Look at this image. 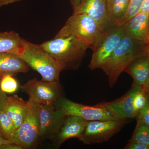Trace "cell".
<instances>
[{
  "instance_id": "cell-34",
  "label": "cell",
  "mask_w": 149,
  "mask_h": 149,
  "mask_svg": "<svg viewBox=\"0 0 149 149\" xmlns=\"http://www.w3.org/2000/svg\"><path fill=\"white\" fill-rule=\"evenodd\" d=\"M147 49H148V53L149 54V43L147 44Z\"/></svg>"
},
{
  "instance_id": "cell-9",
  "label": "cell",
  "mask_w": 149,
  "mask_h": 149,
  "mask_svg": "<svg viewBox=\"0 0 149 149\" xmlns=\"http://www.w3.org/2000/svg\"><path fill=\"white\" fill-rule=\"evenodd\" d=\"M54 105L65 116H76L88 121L118 120L104 108L96 105L89 106L77 103L63 96L60 97Z\"/></svg>"
},
{
  "instance_id": "cell-21",
  "label": "cell",
  "mask_w": 149,
  "mask_h": 149,
  "mask_svg": "<svg viewBox=\"0 0 149 149\" xmlns=\"http://www.w3.org/2000/svg\"><path fill=\"white\" fill-rule=\"evenodd\" d=\"M136 120V128L130 141L149 146V126L141 120Z\"/></svg>"
},
{
  "instance_id": "cell-2",
  "label": "cell",
  "mask_w": 149,
  "mask_h": 149,
  "mask_svg": "<svg viewBox=\"0 0 149 149\" xmlns=\"http://www.w3.org/2000/svg\"><path fill=\"white\" fill-rule=\"evenodd\" d=\"M40 46L61 64L63 70L79 68L89 49L85 43L73 36L55 37Z\"/></svg>"
},
{
  "instance_id": "cell-24",
  "label": "cell",
  "mask_w": 149,
  "mask_h": 149,
  "mask_svg": "<svg viewBox=\"0 0 149 149\" xmlns=\"http://www.w3.org/2000/svg\"><path fill=\"white\" fill-rule=\"evenodd\" d=\"M1 87L5 93H13L17 90L18 83L12 75H5L2 77Z\"/></svg>"
},
{
  "instance_id": "cell-32",
  "label": "cell",
  "mask_w": 149,
  "mask_h": 149,
  "mask_svg": "<svg viewBox=\"0 0 149 149\" xmlns=\"http://www.w3.org/2000/svg\"><path fill=\"white\" fill-rule=\"evenodd\" d=\"M142 86H143V89H144V91L147 93H149V75L146 80V82Z\"/></svg>"
},
{
  "instance_id": "cell-5",
  "label": "cell",
  "mask_w": 149,
  "mask_h": 149,
  "mask_svg": "<svg viewBox=\"0 0 149 149\" xmlns=\"http://www.w3.org/2000/svg\"><path fill=\"white\" fill-rule=\"evenodd\" d=\"M125 35V25L114 26L103 32L92 48L89 68H101Z\"/></svg>"
},
{
  "instance_id": "cell-22",
  "label": "cell",
  "mask_w": 149,
  "mask_h": 149,
  "mask_svg": "<svg viewBox=\"0 0 149 149\" xmlns=\"http://www.w3.org/2000/svg\"><path fill=\"white\" fill-rule=\"evenodd\" d=\"M144 0H130L128 9L124 15L115 24L116 26L125 25L130 19L139 13Z\"/></svg>"
},
{
  "instance_id": "cell-12",
  "label": "cell",
  "mask_w": 149,
  "mask_h": 149,
  "mask_svg": "<svg viewBox=\"0 0 149 149\" xmlns=\"http://www.w3.org/2000/svg\"><path fill=\"white\" fill-rule=\"evenodd\" d=\"M85 14L98 24L103 32L115 26L109 18L107 0H81L73 14Z\"/></svg>"
},
{
  "instance_id": "cell-28",
  "label": "cell",
  "mask_w": 149,
  "mask_h": 149,
  "mask_svg": "<svg viewBox=\"0 0 149 149\" xmlns=\"http://www.w3.org/2000/svg\"><path fill=\"white\" fill-rule=\"evenodd\" d=\"M0 149H23V148L13 142L4 144L0 147Z\"/></svg>"
},
{
  "instance_id": "cell-1",
  "label": "cell",
  "mask_w": 149,
  "mask_h": 149,
  "mask_svg": "<svg viewBox=\"0 0 149 149\" xmlns=\"http://www.w3.org/2000/svg\"><path fill=\"white\" fill-rule=\"evenodd\" d=\"M148 54L146 42L125 35L101 68L107 76L109 87L115 85L120 74L130 63Z\"/></svg>"
},
{
  "instance_id": "cell-31",
  "label": "cell",
  "mask_w": 149,
  "mask_h": 149,
  "mask_svg": "<svg viewBox=\"0 0 149 149\" xmlns=\"http://www.w3.org/2000/svg\"><path fill=\"white\" fill-rule=\"evenodd\" d=\"M70 4L72 6L73 11L75 10L77 8L81 0H69Z\"/></svg>"
},
{
  "instance_id": "cell-27",
  "label": "cell",
  "mask_w": 149,
  "mask_h": 149,
  "mask_svg": "<svg viewBox=\"0 0 149 149\" xmlns=\"http://www.w3.org/2000/svg\"><path fill=\"white\" fill-rule=\"evenodd\" d=\"M1 77H0V111L3 110L8 98V96L6 95V93L3 92L1 89Z\"/></svg>"
},
{
  "instance_id": "cell-35",
  "label": "cell",
  "mask_w": 149,
  "mask_h": 149,
  "mask_svg": "<svg viewBox=\"0 0 149 149\" xmlns=\"http://www.w3.org/2000/svg\"><path fill=\"white\" fill-rule=\"evenodd\" d=\"M146 43L147 44H148V43H149V37H148V40H147Z\"/></svg>"
},
{
  "instance_id": "cell-17",
  "label": "cell",
  "mask_w": 149,
  "mask_h": 149,
  "mask_svg": "<svg viewBox=\"0 0 149 149\" xmlns=\"http://www.w3.org/2000/svg\"><path fill=\"white\" fill-rule=\"evenodd\" d=\"M26 41L14 31L0 32V53H10L19 56Z\"/></svg>"
},
{
  "instance_id": "cell-15",
  "label": "cell",
  "mask_w": 149,
  "mask_h": 149,
  "mask_svg": "<svg viewBox=\"0 0 149 149\" xmlns=\"http://www.w3.org/2000/svg\"><path fill=\"white\" fill-rule=\"evenodd\" d=\"M30 67L18 55L0 53V77L28 72Z\"/></svg>"
},
{
  "instance_id": "cell-3",
  "label": "cell",
  "mask_w": 149,
  "mask_h": 149,
  "mask_svg": "<svg viewBox=\"0 0 149 149\" xmlns=\"http://www.w3.org/2000/svg\"><path fill=\"white\" fill-rule=\"evenodd\" d=\"M19 56L29 67L41 75L42 80L59 81L60 74L63 70V67L40 45L26 41L24 50Z\"/></svg>"
},
{
  "instance_id": "cell-29",
  "label": "cell",
  "mask_w": 149,
  "mask_h": 149,
  "mask_svg": "<svg viewBox=\"0 0 149 149\" xmlns=\"http://www.w3.org/2000/svg\"><path fill=\"white\" fill-rule=\"evenodd\" d=\"M140 12L149 13V0H144Z\"/></svg>"
},
{
  "instance_id": "cell-11",
  "label": "cell",
  "mask_w": 149,
  "mask_h": 149,
  "mask_svg": "<svg viewBox=\"0 0 149 149\" xmlns=\"http://www.w3.org/2000/svg\"><path fill=\"white\" fill-rule=\"evenodd\" d=\"M142 87L133 82L129 91L119 98L111 102H102L95 105L104 108L118 120L135 118L136 115L133 107V97Z\"/></svg>"
},
{
  "instance_id": "cell-20",
  "label": "cell",
  "mask_w": 149,
  "mask_h": 149,
  "mask_svg": "<svg viewBox=\"0 0 149 149\" xmlns=\"http://www.w3.org/2000/svg\"><path fill=\"white\" fill-rule=\"evenodd\" d=\"M16 129L10 118L3 111H0V132L3 138L11 141Z\"/></svg>"
},
{
  "instance_id": "cell-33",
  "label": "cell",
  "mask_w": 149,
  "mask_h": 149,
  "mask_svg": "<svg viewBox=\"0 0 149 149\" xmlns=\"http://www.w3.org/2000/svg\"><path fill=\"white\" fill-rule=\"evenodd\" d=\"M11 142L10 141H8V140H6L3 137L1 133L0 132V147L1 146L3 145V144L7 143H10Z\"/></svg>"
},
{
  "instance_id": "cell-13",
  "label": "cell",
  "mask_w": 149,
  "mask_h": 149,
  "mask_svg": "<svg viewBox=\"0 0 149 149\" xmlns=\"http://www.w3.org/2000/svg\"><path fill=\"white\" fill-rule=\"evenodd\" d=\"M88 120L79 116H66L56 133L51 139L56 148H59L68 139L81 136L88 124Z\"/></svg>"
},
{
  "instance_id": "cell-26",
  "label": "cell",
  "mask_w": 149,
  "mask_h": 149,
  "mask_svg": "<svg viewBox=\"0 0 149 149\" xmlns=\"http://www.w3.org/2000/svg\"><path fill=\"white\" fill-rule=\"evenodd\" d=\"M124 149H149V146L135 141H129Z\"/></svg>"
},
{
  "instance_id": "cell-7",
  "label": "cell",
  "mask_w": 149,
  "mask_h": 149,
  "mask_svg": "<svg viewBox=\"0 0 149 149\" xmlns=\"http://www.w3.org/2000/svg\"><path fill=\"white\" fill-rule=\"evenodd\" d=\"M128 121L129 119L88 121L83 133L77 139L87 145L107 142L119 132Z\"/></svg>"
},
{
  "instance_id": "cell-10",
  "label": "cell",
  "mask_w": 149,
  "mask_h": 149,
  "mask_svg": "<svg viewBox=\"0 0 149 149\" xmlns=\"http://www.w3.org/2000/svg\"><path fill=\"white\" fill-rule=\"evenodd\" d=\"M39 132L38 141L51 139L56 133L66 116L55 105H38Z\"/></svg>"
},
{
  "instance_id": "cell-18",
  "label": "cell",
  "mask_w": 149,
  "mask_h": 149,
  "mask_svg": "<svg viewBox=\"0 0 149 149\" xmlns=\"http://www.w3.org/2000/svg\"><path fill=\"white\" fill-rule=\"evenodd\" d=\"M124 72L132 77L133 83L143 86L149 75V54L136 59L125 68Z\"/></svg>"
},
{
  "instance_id": "cell-30",
  "label": "cell",
  "mask_w": 149,
  "mask_h": 149,
  "mask_svg": "<svg viewBox=\"0 0 149 149\" xmlns=\"http://www.w3.org/2000/svg\"><path fill=\"white\" fill-rule=\"evenodd\" d=\"M22 0H0V7L20 1Z\"/></svg>"
},
{
  "instance_id": "cell-6",
  "label": "cell",
  "mask_w": 149,
  "mask_h": 149,
  "mask_svg": "<svg viewBox=\"0 0 149 149\" xmlns=\"http://www.w3.org/2000/svg\"><path fill=\"white\" fill-rule=\"evenodd\" d=\"M39 132L38 105L29 99L24 120L15 130L11 141L23 149L32 148L38 141Z\"/></svg>"
},
{
  "instance_id": "cell-25",
  "label": "cell",
  "mask_w": 149,
  "mask_h": 149,
  "mask_svg": "<svg viewBox=\"0 0 149 149\" xmlns=\"http://www.w3.org/2000/svg\"><path fill=\"white\" fill-rule=\"evenodd\" d=\"M147 93V92H146ZM146 104L143 109L139 111L135 118L136 120H140L149 126V93H147Z\"/></svg>"
},
{
  "instance_id": "cell-23",
  "label": "cell",
  "mask_w": 149,
  "mask_h": 149,
  "mask_svg": "<svg viewBox=\"0 0 149 149\" xmlns=\"http://www.w3.org/2000/svg\"><path fill=\"white\" fill-rule=\"evenodd\" d=\"M147 102V93L144 91L142 87L133 97V107L136 116L139 111L145 107Z\"/></svg>"
},
{
  "instance_id": "cell-14",
  "label": "cell",
  "mask_w": 149,
  "mask_h": 149,
  "mask_svg": "<svg viewBox=\"0 0 149 149\" xmlns=\"http://www.w3.org/2000/svg\"><path fill=\"white\" fill-rule=\"evenodd\" d=\"M125 34L146 42L149 37V13L139 12L125 24Z\"/></svg>"
},
{
  "instance_id": "cell-4",
  "label": "cell",
  "mask_w": 149,
  "mask_h": 149,
  "mask_svg": "<svg viewBox=\"0 0 149 149\" xmlns=\"http://www.w3.org/2000/svg\"><path fill=\"white\" fill-rule=\"evenodd\" d=\"M103 32L93 19L85 14H72L55 37L73 36L92 49Z\"/></svg>"
},
{
  "instance_id": "cell-8",
  "label": "cell",
  "mask_w": 149,
  "mask_h": 149,
  "mask_svg": "<svg viewBox=\"0 0 149 149\" xmlns=\"http://www.w3.org/2000/svg\"><path fill=\"white\" fill-rule=\"evenodd\" d=\"M22 92L29 96L38 105H54L63 96V88L59 81L39 80L36 78L29 80L20 87Z\"/></svg>"
},
{
  "instance_id": "cell-16",
  "label": "cell",
  "mask_w": 149,
  "mask_h": 149,
  "mask_svg": "<svg viewBox=\"0 0 149 149\" xmlns=\"http://www.w3.org/2000/svg\"><path fill=\"white\" fill-rule=\"evenodd\" d=\"M27 104V101L17 95L8 97L3 110L13 121L16 129L24 120Z\"/></svg>"
},
{
  "instance_id": "cell-19",
  "label": "cell",
  "mask_w": 149,
  "mask_h": 149,
  "mask_svg": "<svg viewBox=\"0 0 149 149\" xmlns=\"http://www.w3.org/2000/svg\"><path fill=\"white\" fill-rule=\"evenodd\" d=\"M130 1V0H107L109 18L113 25L125 15Z\"/></svg>"
}]
</instances>
